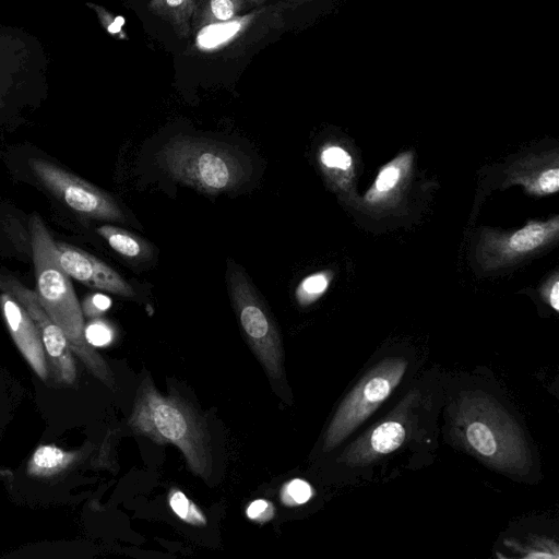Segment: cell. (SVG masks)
I'll list each match as a JSON object with an SVG mask.
<instances>
[{
  "label": "cell",
  "instance_id": "6da1fadb",
  "mask_svg": "<svg viewBox=\"0 0 559 559\" xmlns=\"http://www.w3.org/2000/svg\"><path fill=\"white\" fill-rule=\"evenodd\" d=\"M29 225L36 294L40 304L64 333L73 354L96 379L114 389L115 379L109 366L85 338L83 310L70 277L58 261L56 242L37 213L33 214Z\"/></svg>",
  "mask_w": 559,
  "mask_h": 559
},
{
  "label": "cell",
  "instance_id": "7a4b0ae2",
  "mask_svg": "<svg viewBox=\"0 0 559 559\" xmlns=\"http://www.w3.org/2000/svg\"><path fill=\"white\" fill-rule=\"evenodd\" d=\"M129 425L135 433L156 443L177 447L193 474L203 479L210 477L213 457L204 420L181 397L159 393L150 377L138 389Z\"/></svg>",
  "mask_w": 559,
  "mask_h": 559
},
{
  "label": "cell",
  "instance_id": "3957f363",
  "mask_svg": "<svg viewBox=\"0 0 559 559\" xmlns=\"http://www.w3.org/2000/svg\"><path fill=\"white\" fill-rule=\"evenodd\" d=\"M157 160L173 179L206 194L237 189L248 178L247 163L237 152L202 138L171 139Z\"/></svg>",
  "mask_w": 559,
  "mask_h": 559
},
{
  "label": "cell",
  "instance_id": "277c9868",
  "mask_svg": "<svg viewBox=\"0 0 559 559\" xmlns=\"http://www.w3.org/2000/svg\"><path fill=\"white\" fill-rule=\"evenodd\" d=\"M456 428L464 442L491 465L511 473H525L530 454L519 427L499 404L483 394L460 403Z\"/></svg>",
  "mask_w": 559,
  "mask_h": 559
},
{
  "label": "cell",
  "instance_id": "5b68a950",
  "mask_svg": "<svg viewBox=\"0 0 559 559\" xmlns=\"http://www.w3.org/2000/svg\"><path fill=\"white\" fill-rule=\"evenodd\" d=\"M229 297L249 346L273 380L283 377L284 349L278 329L246 273L228 260Z\"/></svg>",
  "mask_w": 559,
  "mask_h": 559
},
{
  "label": "cell",
  "instance_id": "8992f818",
  "mask_svg": "<svg viewBox=\"0 0 559 559\" xmlns=\"http://www.w3.org/2000/svg\"><path fill=\"white\" fill-rule=\"evenodd\" d=\"M407 361L386 358L374 366L349 392L335 413L324 438V450L335 448L382 404L402 380Z\"/></svg>",
  "mask_w": 559,
  "mask_h": 559
},
{
  "label": "cell",
  "instance_id": "52a82bcc",
  "mask_svg": "<svg viewBox=\"0 0 559 559\" xmlns=\"http://www.w3.org/2000/svg\"><path fill=\"white\" fill-rule=\"evenodd\" d=\"M0 290L14 297L27 311L41 337L49 376L55 383L72 386L76 382V366L73 352L62 330L48 316L36 292L24 286L15 277L0 272Z\"/></svg>",
  "mask_w": 559,
  "mask_h": 559
},
{
  "label": "cell",
  "instance_id": "ba28073f",
  "mask_svg": "<svg viewBox=\"0 0 559 559\" xmlns=\"http://www.w3.org/2000/svg\"><path fill=\"white\" fill-rule=\"evenodd\" d=\"M37 178L74 212L95 219L124 223L118 203L82 178L41 158L28 162Z\"/></svg>",
  "mask_w": 559,
  "mask_h": 559
},
{
  "label": "cell",
  "instance_id": "9c48e42d",
  "mask_svg": "<svg viewBox=\"0 0 559 559\" xmlns=\"http://www.w3.org/2000/svg\"><path fill=\"white\" fill-rule=\"evenodd\" d=\"M58 261L69 277L92 288L122 297H133L132 286L112 267L73 246L56 242Z\"/></svg>",
  "mask_w": 559,
  "mask_h": 559
},
{
  "label": "cell",
  "instance_id": "30bf717a",
  "mask_svg": "<svg viewBox=\"0 0 559 559\" xmlns=\"http://www.w3.org/2000/svg\"><path fill=\"white\" fill-rule=\"evenodd\" d=\"M0 307L8 330L33 371L47 381L49 369L38 329L23 306L10 294L0 295Z\"/></svg>",
  "mask_w": 559,
  "mask_h": 559
},
{
  "label": "cell",
  "instance_id": "8fae6325",
  "mask_svg": "<svg viewBox=\"0 0 559 559\" xmlns=\"http://www.w3.org/2000/svg\"><path fill=\"white\" fill-rule=\"evenodd\" d=\"M406 438V428L396 420H386L348 448L342 460L348 465H361L395 451Z\"/></svg>",
  "mask_w": 559,
  "mask_h": 559
},
{
  "label": "cell",
  "instance_id": "7c38bea8",
  "mask_svg": "<svg viewBox=\"0 0 559 559\" xmlns=\"http://www.w3.org/2000/svg\"><path fill=\"white\" fill-rule=\"evenodd\" d=\"M254 13L236 16L226 22L202 26L195 37V46L203 51L217 50L228 46L247 31L254 21Z\"/></svg>",
  "mask_w": 559,
  "mask_h": 559
},
{
  "label": "cell",
  "instance_id": "4fadbf2b",
  "mask_svg": "<svg viewBox=\"0 0 559 559\" xmlns=\"http://www.w3.org/2000/svg\"><path fill=\"white\" fill-rule=\"evenodd\" d=\"M96 233L123 258L144 260L152 254V246L145 239L120 227L102 225Z\"/></svg>",
  "mask_w": 559,
  "mask_h": 559
},
{
  "label": "cell",
  "instance_id": "5bb4252c",
  "mask_svg": "<svg viewBox=\"0 0 559 559\" xmlns=\"http://www.w3.org/2000/svg\"><path fill=\"white\" fill-rule=\"evenodd\" d=\"M148 10L168 22L178 36L185 38L190 33L197 0H151Z\"/></svg>",
  "mask_w": 559,
  "mask_h": 559
},
{
  "label": "cell",
  "instance_id": "9a60e30c",
  "mask_svg": "<svg viewBox=\"0 0 559 559\" xmlns=\"http://www.w3.org/2000/svg\"><path fill=\"white\" fill-rule=\"evenodd\" d=\"M76 455L55 445H41L32 455L26 472L36 477H51L68 468Z\"/></svg>",
  "mask_w": 559,
  "mask_h": 559
},
{
  "label": "cell",
  "instance_id": "2e32d148",
  "mask_svg": "<svg viewBox=\"0 0 559 559\" xmlns=\"http://www.w3.org/2000/svg\"><path fill=\"white\" fill-rule=\"evenodd\" d=\"M558 230V219L555 218L548 223H531L522 229L514 233L507 243L508 251L510 253H523L531 251L547 239L551 237Z\"/></svg>",
  "mask_w": 559,
  "mask_h": 559
},
{
  "label": "cell",
  "instance_id": "e0dca14e",
  "mask_svg": "<svg viewBox=\"0 0 559 559\" xmlns=\"http://www.w3.org/2000/svg\"><path fill=\"white\" fill-rule=\"evenodd\" d=\"M242 0H206L199 14V26L226 22L237 16L242 9Z\"/></svg>",
  "mask_w": 559,
  "mask_h": 559
},
{
  "label": "cell",
  "instance_id": "ac0fdd59",
  "mask_svg": "<svg viewBox=\"0 0 559 559\" xmlns=\"http://www.w3.org/2000/svg\"><path fill=\"white\" fill-rule=\"evenodd\" d=\"M331 280L329 272H319L305 277L295 290L297 302L302 306H309L320 298L326 290Z\"/></svg>",
  "mask_w": 559,
  "mask_h": 559
},
{
  "label": "cell",
  "instance_id": "d6986e66",
  "mask_svg": "<svg viewBox=\"0 0 559 559\" xmlns=\"http://www.w3.org/2000/svg\"><path fill=\"white\" fill-rule=\"evenodd\" d=\"M171 510L182 521L194 526H205L207 521L203 512L179 489H171L168 495Z\"/></svg>",
  "mask_w": 559,
  "mask_h": 559
},
{
  "label": "cell",
  "instance_id": "ffe728a7",
  "mask_svg": "<svg viewBox=\"0 0 559 559\" xmlns=\"http://www.w3.org/2000/svg\"><path fill=\"white\" fill-rule=\"evenodd\" d=\"M313 495V489L304 479H292L281 490V501L287 507H297L306 503Z\"/></svg>",
  "mask_w": 559,
  "mask_h": 559
},
{
  "label": "cell",
  "instance_id": "44dd1931",
  "mask_svg": "<svg viewBox=\"0 0 559 559\" xmlns=\"http://www.w3.org/2000/svg\"><path fill=\"white\" fill-rule=\"evenodd\" d=\"M319 160L325 171L334 169L346 170L352 165L350 155L343 147L332 144L321 148Z\"/></svg>",
  "mask_w": 559,
  "mask_h": 559
},
{
  "label": "cell",
  "instance_id": "7402d4cb",
  "mask_svg": "<svg viewBox=\"0 0 559 559\" xmlns=\"http://www.w3.org/2000/svg\"><path fill=\"white\" fill-rule=\"evenodd\" d=\"M85 338L93 347L105 346L111 342L112 332L106 323L94 321L85 326Z\"/></svg>",
  "mask_w": 559,
  "mask_h": 559
},
{
  "label": "cell",
  "instance_id": "603a6c76",
  "mask_svg": "<svg viewBox=\"0 0 559 559\" xmlns=\"http://www.w3.org/2000/svg\"><path fill=\"white\" fill-rule=\"evenodd\" d=\"M90 7L94 9L97 13L99 21L103 26L107 29L111 35L118 36L120 38H127L126 33L122 31V25L124 23L121 16H114L103 7L88 3Z\"/></svg>",
  "mask_w": 559,
  "mask_h": 559
},
{
  "label": "cell",
  "instance_id": "cb8c5ba5",
  "mask_svg": "<svg viewBox=\"0 0 559 559\" xmlns=\"http://www.w3.org/2000/svg\"><path fill=\"white\" fill-rule=\"evenodd\" d=\"M401 175V168L395 163H390L379 173L374 183V190L377 192L391 190L400 180Z\"/></svg>",
  "mask_w": 559,
  "mask_h": 559
},
{
  "label": "cell",
  "instance_id": "d4e9b609",
  "mask_svg": "<svg viewBox=\"0 0 559 559\" xmlns=\"http://www.w3.org/2000/svg\"><path fill=\"white\" fill-rule=\"evenodd\" d=\"M246 513L250 520L264 523L274 516L275 509L270 501L257 499L248 506Z\"/></svg>",
  "mask_w": 559,
  "mask_h": 559
},
{
  "label": "cell",
  "instance_id": "484cf974",
  "mask_svg": "<svg viewBox=\"0 0 559 559\" xmlns=\"http://www.w3.org/2000/svg\"><path fill=\"white\" fill-rule=\"evenodd\" d=\"M559 187V170L558 168L547 169L544 171L538 180L537 188L543 193L556 192Z\"/></svg>",
  "mask_w": 559,
  "mask_h": 559
},
{
  "label": "cell",
  "instance_id": "4316f807",
  "mask_svg": "<svg viewBox=\"0 0 559 559\" xmlns=\"http://www.w3.org/2000/svg\"><path fill=\"white\" fill-rule=\"evenodd\" d=\"M110 299L102 294L93 295L86 300L84 310L88 316H96L110 307Z\"/></svg>",
  "mask_w": 559,
  "mask_h": 559
},
{
  "label": "cell",
  "instance_id": "83f0119b",
  "mask_svg": "<svg viewBox=\"0 0 559 559\" xmlns=\"http://www.w3.org/2000/svg\"><path fill=\"white\" fill-rule=\"evenodd\" d=\"M548 301L550 306L558 311L559 310V283L555 281L548 293Z\"/></svg>",
  "mask_w": 559,
  "mask_h": 559
},
{
  "label": "cell",
  "instance_id": "f1b7e54d",
  "mask_svg": "<svg viewBox=\"0 0 559 559\" xmlns=\"http://www.w3.org/2000/svg\"><path fill=\"white\" fill-rule=\"evenodd\" d=\"M306 1H310V0H296V2H297L298 4L304 3V2H306Z\"/></svg>",
  "mask_w": 559,
  "mask_h": 559
},
{
  "label": "cell",
  "instance_id": "f546056e",
  "mask_svg": "<svg viewBox=\"0 0 559 559\" xmlns=\"http://www.w3.org/2000/svg\"><path fill=\"white\" fill-rule=\"evenodd\" d=\"M250 1H257V0H250Z\"/></svg>",
  "mask_w": 559,
  "mask_h": 559
}]
</instances>
